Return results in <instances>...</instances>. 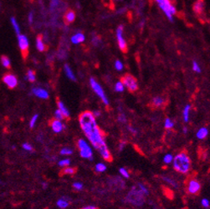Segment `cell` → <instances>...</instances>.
Returning <instances> with one entry per match:
<instances>
[{"label":"cell","mask_w":210,"mask_h":209,"mask_svg":"<svg viewBox=\"0 0 210 209\" xmlns=\"http://www.w3.org/2000/svg\"><path fill=\"white\" fill-rule=\"evenodd\" d=\"M117 120L119 121L120 123L125 124L126 122V116L123 113H121V114L118 116V117H117Z\"/></svg>","instance_id":"obj_42"},{"label":"cell","mask_w":210,"mask_h":209,"mask_svg":"<svg viewBox=\"0 0 210 209\" xmlns=\"http://www.w3.org/2000/svg\"><path fill=\"white\" fill-rule=\"evenodd\" d=\"M57 105H58V110L62 113L65 118H69V111H68V109L66 108V106L64 105L61 101L57 100Z\"/></svg>","instance_id":"obj_18"},{"label":"cell","mask_w":210,"mask_h":209,"mask_svg":"<svg viewBox=\"0 0 210 209\" xmlns=\"http://www.w3.org/2000/svg\"><path fill=\"white\" fill-rule=\"evenodd\" d=\"M75 19V13L73 10L69 9L66 11L65 15H64V22L66 25H69L70 24H72Z\"/></svg>","instance_id":"obj_15"},{"label":"cell","mask_w":210,"mask_h":209,"mask_svg":"<svg viewBox=\"0 0 210 209\" xmlns=\"http://www.w3.org/2000/svg\"><path fill=\"white\" fill-rule=\"evenodd\" d=\"M65 72H66V75H67V77H68L69 79H70L71 80H75V79H76L75 75L73 73V71L71 70L70 67H69L68 64H66V65H65Z\"/></svg>","instance_id":"obj_26"},{"label":"cell","mask_w":210,"mask_h":209,"mask_svg":"<svg viewBox=\"0 0 210 209\" xmlns=\"http://www.w3.org/2000/svg\"><path fill=\"white\" fill-rule=\"evenodd\" d=\"M201 190V184L196 178H190L187 182V191L191 195H197Z\"/></svg>","instance_id":"obj_8"},{"label":"cell","mask_w":210,"mask_h":209,"mask_svg":"<svg viewBox=\"0 0 210 209\" xmlns=\"http://www.w3.org/2000/svg\"><path fill=\"white\" fill-rule=\"evenodd\" d=\"M73 153V151L71 149H69L68 147H64L63 149L60 151V154L63 156H69Z\"/></svg>","instance_id":"obj_38"},{"label":"cell","mask_w":210,"mask_h":209,"mask_svg":"<svg viewBox=\"0 0 210 209\" xmlns=\"http://www.w3.org/2000/svg\"><path fill=\"white\" fill-rule=\"evenodd\" d=\"M122 32L123 26H119L117 30H116V36H117V40H118V45H119L120 50L122 51L123 53H126L127 52V45H126V42L125 38H123Z\"/></svg>","instance_id":"obj_10"},{"label":"cell","mask_w":210,"mask_h":209,"mask_svg":"<svg viewBox=\"0 0 210 209\" xmlns=\"http://www.w3.org/2000/svg\"><path fill=\"white\" fill-rule=\"evenodd\" d=\"M38 117H39V116L37 114H35V116H32V118L30 119V121H29V127L30 128H34L35 127V124H36L38 120Z\"/></svg>","instance_id":"obj_39"},{"label":"cell","mask_w":210,"mask_h":209,"mask_svg":"<svg viewBox=\"0 0 210 209\" xmlns=\"http://www.w3.org/2000/svg\"><path fill=\"white\" fill-rule=\"evenodd\" d=\"M83 184L80 182H74L73 183V188L75 189L76 191H81L83 189Z\"/></svg>","instance_id":"obj_41"},{"label":"cell","mask_w":210,"mask_h":209,"mask_svg":"<svg viewBox=\"0 0 210 209\" xmlns=\"http://www.w3.org/2000/svg\"><path fill=\"white\" fill-rule=\"evenodd\" d=\"M127 129H128L129 131H130V132H131L132 134H133V135H136V134L137 133V130L136 129L135 127H131V126H128Z\"/></svg>","instance_id":"obj_48"},{"label":"cell","mask_w":210,"mask_h":209,"mask_svg":"<svg viewBox=\"0 0 210 209\" xmlns=\"http://www.w3.org/2000/svg\"><path fill=\"white\" fill-rule=\"evenodd\" d=\"M173 168L179 173L187 174L191 170V159L189 158L186 152L178 153L175 157H173Z\"/></svg>","instance_id":"obj_1"},{"label":"cell","mask_w":210,"mask_h":209,"mask_svg":"<svg viewBox=\"0 0 210 209\" xmlns=\"http://www.w3.org/2000/svg\"><path fill=\"white\" fill-rule=\"evenodd\" d=\"M85 136L96 150H99L102 146H107L105 141V134L99 128V127L95 128L94 130H91L90 133L86 134Z\"/></svg>","instance_id":"obj_3"},{"label":"cell","mask_w":210,"mask_h":209,"mask_svg":"<svg viewBox=\"0 0 210 209\" xmlns=\"http://www.w3.org/2000/svg\"><path fill=\"white\" fill-rule=\"evenodd\" d=\"M182 131H183V133L184 134H187L188 133V128H187V127H183V129H182Z\"/></svg>","instance_id":"obj_54"},{"label":"cell","mask_w":210,"mask_h":209,"mask_svg":"<svg viewBox=\"0 0 210 209\" xmlns=\"http://www.w3.org/2000/svg\"><path fill=\"white\" fill-rule=\"evenodd\" d=\"M173 127H174V122H173V120L168 117L166 118L165 121H164V127H165V129H167V130H171V129H173Z\"/></svg>","instance_id":"obj_29"},{"label":"cell","mask_w":210,"mask_h":209,"mask_svg":"<svg viewBox=\"0 0 210 209\" xmlns=\"http://www.w3.org/2000/svg\"><path fill=\"white\" fill-rule=\"evenodd\" d=\"M60 3V0H51V1H50V9L52 10H54L55 9H57V8L59 7Z\"/></svg>","instance_id":"obj_40"},{"label":"cell","mask_w":210,"mask_h":209,"mask_svg":"<svg viewBox=\"0 0 210 209\" xmlns=\"http://www.w3.org/2000/svg\"><path fill=\"white\" fill-rule=\"evenodd\" d=\"M18 41H19V46L21 51V54L24 59L28 57V41L27 37L25 35H18Z\"/></svg>","instance_id":"obj_9"},{"label":"cell","mask_w":210,"mask_h":209,"mask_svg":"<svg viewBox=\"0 0 210 209\" xmlns=\"http://www.w3.org/2000/svg\"><path fill=\"white\" fill-rule=\"evenodd\" d=\"M201 204L202 206L205 207V208H208L209 207V201L206 198H204V199L201 201Z\"/></svg>","instance_id":"obj_45"},{"label":"cell","mask_w":210,"mask_h":209,"mask_svg":"<svg viewBox=\"0 0 210 209\" xmlns=\"http://www.w3.org/2000/svg\"><path fill=\"white\" fill-rule=\"evenodd\" d=\"M124 89H125V86H124V85H123L122 81H119V82L116 83V86H115V90L116 92H122L124 90Z\"/></svg>","instance_id":"obj_35"},{"label":"cell","mask_w":210,"mask_h":209,"mask_svg":"<svg viewBox=\"0 0 210 209\" xmlns=\"http://www.w3.org/2000/svg\"><path fill=\"white\" fill-rule=\"evenodd\" d=\"M77 147H78L79 151H80V154H81V157L85 159H89L91 161L93 159L92 150H91L90 145L85 141V140H78L77 141Z\"/></svg>","instance_id":"obj_4"},{"label":"cell","mask_w":210,"mask_h":209,"mask_svg":"<svg viewBox=\"0 0 210 209\" xmlns=\"http://www.w3.org/2000/svg\"><path fill=\"white\" fill-rule=\"evenodd\" d=\"M59 166L61 167H68L70 164V160L69 159H63L61 161L59 162Z\"/></svg>","instance_id":"obj_37"},{"label":"cell","mask_w":210,"mask_h":209,"mask_svg":"<svg viewBox=\"0 0 210 209\" xmlns=\"http://www.w3.org/2000/svg\"><path fill=\"white\" fill-rule=\"evenodd\" d=\"M54 117H55V119H57V120H62L63 119H64V116L62 115V113L60 112L59 110H56V111H54Z\"/></svg>","instance_id":"obj_43"},{"label":"cell","mask_w":210,"mask_h":209,"mask_svg":"<svg viewBox=\"0 0 210 209\" xmlns=\"http://www.w3.org/2000/svg\"><path fill=\"white\" fill-rule=\"evenodd\" d=\"M69 204H70V200L68 197H66V196H63V197H61V198H60L57 201V206L61 209H65L66 207H68Z\"/></svg>","instance_id":"obj_20"},{"label":"cell","mask_w":210,"mask_h":209,"mask_svg":"<svg viewBox=\"0 0 210 209\" xmlns=\"http://www.w3.org/2000/svg\"><path fill=\"white\" fill-rule=\"evenodd\" d=\"M161 9L163 10V12L166 13L167 18L170 20H173V15L176 13V9L171 3L170 0H155Z\"/></svg>","instance_id":"obj_6"},{"label":"cell","mask_w":210,"mask_h":209,"mask_svg":"<svg viewBox=\"0 0 210 209\" xmlns=\"http://www.w3.org/2000/svg\"><path fill=\"white\" fill-rule=\"evenodd\" d=\"M81 209H98L95 206H87V207H83V208Z\"/></svg>","instance_id":"obj_52"},{"label":"cell","mask_w":210,"mask_h":209,"mask_svg":"<svg viewBox=\"0 0 210 209\" xmlns=\"http://www.w3.org/2000/svg\"><path fill=\"white\" fill-rule=\"evenodd\" d=\"M154 209H159V208H154Z\"/></svg>","instance_id":"obj_55"},{"label":"cell","mask_w":210,"mask_h":209,"mask_svg":"<svg viewBox=\"0 0 210 209\" xmlns=\"http://www.w3.org/2000/svg\"><path fill=\"white\" fill-rule=\"evenodd\" d=\"M32 91H33V94L35 96L39 97V98L44 99V100L49 98V93L45 90L41 89V88L38 87V88H34V89L32 90Z\"/></svg>","instance_id":"obj_17"},{"label":"cell","mask_w":210,"mask_h":209,"mask_svg":"<svg viewBox=\"0 0 210 209\" xmlns=\"http://www.w3.org/2000/svg\"><path fill=\"white\" fill-rule=\"evenodd\" d=\"M42 186H43V188H47L48 183L47 182H42Z\"/></svg>","instance_id":"obj_53"},{"label":"cell","mask_w":210,"mask_h":209,"mask_svg":"<svg viewBox=\"0 0 210 209\" xmlns=\"http://www.w3.org/2000/svg\"><path fill=\"white\" fill-rule=\"evenodd\" d=\"M76 171H77L76 168L69 167V166H68V167H64L62 171H60V175H74Z\"/></svg>","instance_id":"obj_24"},{"label":"cell","mask_w":210,"mask_h":209,"mask_svg":"<svg viewBox=\"0 0 210 209\" xmlns=\"http://www.w3.org/2000/svg\"><path fill=\"white\" fill-rule=\"evenodd\" d=\"M36 47H37L38 50L40 52H44V51L47 50V46L43 41V36L41 35H38L37 38H36Z\"/></svg>","instance_id":"obj_19"},{"label":"cell","mask_w":210,"mask_h":209,"mask_svg":"<svg viewBox=\"0 0 210 209\" xmlns=\"http://www.w3.org/2000/svg\"><path fill=\"white\" fill-rule=\"evenodd\" d=\"M85 40V36L81 33H78L76 34L74 36H72L71 38V41H72L73 44H79V43H81Z\"/></svg>","instance_id":"obj_23"},{"label":"cell","mask_w":210,"mask_h":209,"mask_svg":"<svg viewBox=\"0 0 210 209\" xmlns=\"http://www.w3.org/2000/svg\"><path fill=\"white\" fill-rule=\"evenodd\" d=\"M96 171L98 172V173H101V172H104V171L107 170V166L103 163H97L96 165Z\"/></svg>","instance_id":"obj_31"},{"label":"cell","mask_w":210,"mask_h":209,"mask_svg":"<svg viewBox=\"0 0 210 209\" xmlns=\"http://www.w3.org/2000/svg\"><path fill=\"white\" fill-rule=\"evenodd\" d=\"M164 103H165V101H164L162 97H159V96L155 97V98L152 99V106L156 108L163 106V105H164Z\"/></svg>","instance_id":"obj_22"},{"label":"cell","mask_w":210,"mask_h":209,"mask_svg":"<svg viewBox=\"0 0 210 209\" xmlns=\"http://www.w3.org/2000/svg\"><path fill=\"white\" fill-rule=\"evenodd\" d=\"M98 152H100V156H102V158H103L105 161H107V162H111V161H112V156L111 154L110 151L108 149L107 146L100 147V149L98 150Z\"/></svg>","instance_id":"obj_14"},{"label":"cell","mask_w":210,"mask_h":209,"mask_svg":"<svg viewBox=\"0 0 210 209\" xmlns=\"http://www.w3.org/2000/svg\"><path fill=\"white\" fill-rule=\"evenodd\" d=\"M92 114H93V116H95V118H96L100 116V111H92Z\"/></svg>","instance_id":"obj_50"},{"label":"cell","mask_w":210,"mask_h":209,"mask_svg":"<svg viewBox=\"0 0 210 209\" xmlns=\"http://www.w3.org/2000/svg\"><path fill=\"white\" fill-rule=\"evenodd\" d=\"M208 135V130L207 127H202L197 132V137L199 140H204Z\"/></svg>","instance_id":"obj_21"},{"label":"cell","mask_w":210,"mask_h":209,"mask_svg":"<svg viewBox=\"0 0 210 209\" xmlns=\"http://www.w3.org/2000/svg\"><path fill=\"white\" fill-rule=\"evenodd\" d=\"M190 110H191V105H187L184 109H183V111H182V116H183V120L185 122H188L189 120V116H190Z\"/></svg>","instance_id":"obj_25"},{"label":"cell","mask_w":210,"mask_h":209,"mask_svg":"<svg viewBox=\"0 0 210 209\" xmlns=\"http://www.w3.org/2000/svg\"><path fill=\"white\" fill-rule=\"evenodd\" d=\"M90 84H91V86L92 90L96 92V94L101 99V101H103V103L106 105H109V101L107 99V95L105 94L102 87L100 86V85L99 83H97V81L94 79V78H91L90 79Z\"/></svg>","instance_id":"obj_7"},{"label":"cell","mask_w":210,"mask_h":209,"mask_svg":"<svg viewBox=\"0 0 210 209\" xmlns=\"http://www.w3.org/2000/svg\"><path fill=\"white\" fill-rule=\"evenodd\" d=\"M108 184L111 188L116 190L123 189L125 187V182L119 177H113L110 178V180L108 181Z\"/></svg>","instance_id":"obj_12"},{"label":"cell","mask_w":210,"mask_h":209,"mask_svg":"<svg viewBox=\"0 0 210 209\" xmlns=\"http://www.w3.org/2000/svg\"><path fill=\"white\" fill-rule=\"evenodd\" d=\"M204 6H205L204 0H197L193 4V9L197 14H202L204 10Z\"/></svg>","instance_id":"obj_16"},{"label":"cell","mask_w":210,"mask_h":209,"mask_svg":"<svg viewBox=\"0 0 210 209\" xmlns=\"http://www.w3.org/2000/svg\"><path fill=\"white\" fill-rule=\"evenodd\" d=\"M115 67L117 70H122L123 69V64L120 60H116L115 63Z\"/></svg>","instance_id":"obj_46"},{"label":"cell","mask_w":210,"mask_h":209,"mask_svg":"<svg viewBox=\"0 0 210 209\" xmlns=\"http://www.w3.org/2000/svg\"><path fill=\"white\" fill-rule=\"evenodd\" d=\"M1 63H2L3 67H5L7 69H9L10 66H11L9 59L7 57V56H5V55H2L1 56Z\"/></svg>","instance_id":"obj_28"},{"label":"cell","mask_w":210,"mask_h":209,"mask_svg":"<svg viewBox=\"0 0 210 209\" xmlns=\"http://www.w3.org/2000/svg\"><path fill=\"white\" fill-rule=\"evenodd\" d=\"M33 19H34V15H33V13H29V14H28V22H29V24H31L32 23H33Z\"/></svg>","instance_id":"obj_51"},{"label":"cell","mask_w":210,"mask_h":209,"mask_svg":"<svg viewBox=\"0 0 210 209\" xmlns=\"http://www.w3.org/2000/svg\"><path fill=\"white\" fill-rule=\"evenodd\" d=\"M3 83L6 85L9 89H13L15 88L17 85H18V79L14 75L11 73L6 74L3 77Z\"/></svg>","instance_id":"obj_11"},{"label":"cell","mask_w":210,"mask_h":209,"mask_svg":"<svg viewBox=\"0 0 210 209\" xmlns=\"http://www.w3.org/2000/svg\"><path fill=\"white\" fill-rule=\"evenodd\" d=\"M23 148L25 150V151H27V152H31V151H33V146L30 145V144H28V143H24L23 144Z\"/></svg>","instance_id":"obj_44"},{"label":"cell","mask_w":210,"mask_h":209,"mask_svg":"<svg viewBox=\"0 0 210 209\" xmlns=\"http://www.w3.org/2000/svg\"><path fill=\"white\" fill-rule=\"evenodd\" d=\"M126 146V141H121L119 143V151H122L124 149V147Z\"/></svg>","instance_id":"obj_49"},{"label":"cell","mask_w":210,"mask_h":209,"mask_svg":"<svg viewBox=\"0 0 210 209\" xmlns=\"http://www.w3.org/2000/svg\"><path fill=\"white\" fill-rule=\"evenodd\" d=\"M163 180L165 182H167V184H169L170 186H172L173 187H175V188H177L178 187V183H177V182H176L174 179H173L172 178H170V177H163Z\"/></svg>","instance_id":"obj_27"},{"label":"cell","mask_w":210,"mask_h":209,"mask_svg":"<svg viewBox=\"0 0 210 209\" xmlns=\"http://www.w3.org/2000/svg\"><path fill=\"white\" fill-rule=\"evenodd\" d=\"M173 161V156L171 155V154H167V155L164 156L163 157V162L165 164H170L172 163Z\"/></svg>","instance_id":"obj_34"},{"label":"cell","mask_w":210,"mask_h":209,"mask_svg":"<svg viewBox=\"0 0 210 209\" xmlns=\"http://www.w3.org/2000/svg\"><path fill=\"white\" fill-rule=\"evenodd\" d=\"M121 81L122 82L124 86L127 88L129 91L132 92V93L136 92L138 90L137 80L134 76H132L130 74H126L121 79Z\"/></svg>","instance_id":"obj_5"},{"label":"cell","mask_w":210,"mask_h":209,"mask_svg":"<svg viewBox=\"0 0 210 209\" xmlns=\"http://www.w3.org/2000/svg\"><path fill=\"white\" fill-rule=\"evenodd\" d=\"M119 172H120V174L122 175V176L123 178H130V174H129V171L126 169V168H124V167H122V168H120L119 169Z\"/></svg>","instance_id":"obj_36"},{"label":"cell","mask_w":210,"mask_h":209,"mask_svg":"<svg viewBox=\"0 0 210 209\" xmlns=\"http://www.w3.org/2000/svg\"><path fill=\"white\" fill-rule=\"evenodd\" d=\"M50 127L53 130L54 132L55 133H60L62 132L64 129L66 128L65 125L62 123V121L57 119H54L50 121Z\"/></svg>","instance_id":"obj_13"},{"label":"cell","mask_w":210,"mask_h":209,"mask_svg":"<svg viewBox=\"0 0 210 209\" xmlns=\"http://www.w3.org/2000/svg\"><path fill=\"white\" fill-rule=\"evenodd\" d=\"M35 73L32 70H28L27 72V75H26V79H28L30 82H34L35 80Z\"/></svg>","instance_id":"obj_32"},{"label":"cell","mask_w":210,"mask_h":209,"mask_svg":"<svg viewBox=\"0 0 210 209\" xmlns=\"http://www.w3.org/2000/svg\"><path fill=\"white\" fill-rule=\"evenodd\" d=\"M11 24H12L13 27V29L15 30L16 34L18 35H20V28H19V25L18 22H17V20L14 18H11Z\"/></svg>","instance_id":"obj_30"},{"label":"cell","mask_w":210,"mask_h":209,"mask_svg":"<svg viewBox=\"0 0 210 209\" xmlns=\"http://www.w3.org/2000/svg\"><path fill=\"white\" fill-rule=\"evenodd\" d=\"M146 195H145L142 191L137 187V186H133L130 189L127 195L126 196V202L131 205L135 207H141L143 206L146 201Z\"/></svg>","instance_id":"obj_2"},{"label":"cell","mask_w":210,"mask_h":209,"mask_svg":"<svg viewBox=\"0 0 210 209\" xmlns=\"http://www.w3.org/2000/svg\"><path fill=\"white\" fill-rule=\"evenodd\" d=\"M137 186L142 191V193H143L146 196H148V194H149V190H148V187H146V185H144L143 183H141V182H138V183L137 184Z\"/></svg>","instance_id":"obj_33"},{"label":"cell","mask_w":210,"mask_h":209,"mask_svg":"<svg viewBox=\"0 0 210 209\" xmlns=\"http://www.w3.org/2000/svg\"><path fill=\"white\" fill-rule=\"evenodd\" d=\"M193 70H194L195 72H198V73L201 72L200 67H199V65L197 64V62H193Z\"/></svg>","instance_id":"obj_47"}]
</instances>
